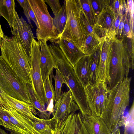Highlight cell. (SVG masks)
Instances as JSON below:
<instances>
[{
    "label": "cell",
    "instance_id": "obj_28",
    "mask_svg": "<svg viewBox=\"0 0 134 134\" xmlns=\"http://www.w3.org/2000/svg\"><path fill=\"white\" fill-rule=\"evenodd\" d=\"M0 120L3 126L7 130L10 132L15 131L23 134H29L14 126L11 122L9 117L4 111L0 108Z\"/></svg>",
    "mask_w": 134,
    "mask_h": 134
},
{
    "label": "cell",
    "instance_id": "obj_11",
    "mask_svg": "<svg viewBox=\"0 0 134 134\" xmlns=\"http://www.w3.org/2000/svg\"><path fill=\"white\" fill-rule=\"evenodd\" d=\"M14 21L11 28V33L21 44L30 60L31 44L35 37L30 25L22 16L20 18L16 11Z\"/></svg>",
    "mask_w": 134,
    "mask_h": 134
},
{
    "label": "cell",
    "instance_id": "obj_20",
    "mask_svg": "<svg viewBox=\"0 0 134 134\" xmlns=\"http://www.w3.org/2000/svg\"><path fill=\"white\" fill-rule=\"evenodd\" d=\"M89 63V55H85L74 67L76 75L84 87L90 83Z\"/></svg>",
    "mask_w": 134,
    "mask_h": 134
},
{
    "label": "cell",
    "instance_id": "obj_7",
    "mask_svg": "<svg viewBox=\"0 0 134 134\" xmlns=\"http://www.w3.org/2000/svg\"><path fill=\"white\" fill-rule=\"evenodd\" d=\"M36 16L38 27L36 29L38 41L55 42L58 35L53 23V18L48 12L44 0H28Z\"/></svg>",
    "mask_w": 134,
    "mask_h": 134
},
{
    "label": "cell",
    "instance_id": "obj_46",
    "mask_svg": "<svg viewBox=\"0 0 134 134\" xmlns=\"http://www.w3.org/2000/svg\"><path fill=\"white\" fill-rule=\"evenodd\" d=\"M33 134H41L39 132H36V133H35Z\"/></svg>",
    "mask_w": 134,
    "mask_h": 134
},
{
    "label": "cell",
    "instance_id": "obj_24",
    "mask_svg": "<svg viewBox=\"0 0 134 134\" xmlns=\"http://www.w3.org/2000/svg\"><path fill=\"white\" fill-rule=\"evenodd\" d=\"M66 19L65 3L64 1L60 10L53 18V24L58 35V37L62 32L65 27Z\"/></svg>",
    "mask_w": 134,
    "mask_h": 134
},
{
    "label": "cell",
    "instance_id": "obj_16",
    "mask_svg": "<svg viewBox=\"0 0 134 134\" xmlns=\"http://www.w3.org/2000/svg\"><path fill=\"white\" fill-rule=\"evenodd\" d=\"M5 108L4 109L0 107L9 117L14 126L29 134L38 132L34 127L32 120L18 113L7 103Z\"/></svg>",
    "mask_w": 134,
    "mask_h": 134
},
{
    "label": "cell",
    "instance_id": "obj_42",
    "mask_svg": "<svg viewBox=\"0 0 134 134\" xmlns=\"http://www.w3.org/2000/svg\"><path fill=\"white\" fill-rule=\"evenodd\" d=\"M111 134H121L119 129L118 127L116 128L111 132Z\"/></svg>",
    "mask_w": 134,
    "mask_h": 134
},
{
    "label": "cell",
    "instance_id": "obj_3",
    "mask_svg": "<svg viewBox=\"0 0 134 134\" xmlns=\"http://www.w3.org/2000/svg\"><path fill=\"white\" fill-rule=\"evenodd\" d=\"M0 48L1 55L13 71L26 83L32 85L30 60L16 36L4 35Z\"/></svg>",
    "mask_w": 134,
    "mask_h": 134
},
{
    "label": "cell",
    "instance_id": "obj_1",
    "mask_svg": "<svg viewBox=\"0 0 134 134\" xmlns=\"http://www.w3.org/2000/svg\"><path fill=\"white\" fill-rule=\"evenodd\" d=\"M65 83L69 88L81 114L92 115L87 102L84 87L75 74L74 68L65 56L58 45L52 43L48 46Z\"/></svg>",
    "mask_w": 134,
    "mask_h": 134
},
{
    "label": "cell",
    "instance_id": "obj_29",
    "mask_svg": "<svg viewBox=\"0 0 134 134\" xmlns=\"http://www.w3.org/2000/svg\"><path fill=\"white\" fill-rule=\"evenodd\" d=\"M107 4L116 15L120 13H124L127 9L126 1L125 0H106Z\"/></svg>",
    "mask_w": 134,
    "mask_h": 134
},
{
    "label": "cell",
    "instance_id": "obj_9",
    "mask_svg": "<svg viewBox=\"0 0 134 134\" xmlns=\"http://www.w3.org/2000/svg\"><path fill=\"white\" fill-rule=\"evenodd\" d=\"M40 50L39 42L33 39L31 45L30 59L32 86L38 99L46 109L45 93L40 67Z\"/></svg>",
    "mask_w": 134,
    "mask_h": 134
},
{
    "label": "cell",
    "instance_id": "obj_13",
    "mask_svg": "<svg viewBox=\"0 0 134 134\" xmlns=\"http://www.w3.org/2000/svg\"><path fill=\"white\" fill-rule=\"evenodd\" d=\"M79 110L70 91L62 93L60 98L55 102L52 113V118L55 121L65 120L70 114Z\"/></svg>",
    "mask_w": 134,
    "mask_h": 134
},
{
    "label": "cell",
    "instance_id": "obj_15",
    "mask_svg": "<svg viewBox=\"0 0 134 134\" xmlns=\"http://www.w3.org/2000/svg\"><path fill=\"white\" fill-rule=\"evenodd\" d=\"M40 48V67L42 78L43 83L48 77L56 69L55 61L49 49L47 42L42 40L38 41Z\"/></svg>",
    "mask_w": 134,
    "mask_h": 134
},
{
    "label": "cell",
    "instance_id": "obj_14",
    "mask_svg": "<svg viewBox=\"0 0 134 134\" xmlns=\"http://www.w3.org/2000/svg\"><path fill=\"white\" fill-rule=\"evenodd\" d=\"M54 127L55 134H89L80 112L71 114L63 121H54Z\"/></svg>",
    "mask_w": 134,
    "mask_h": 134
},
{
    "label": "cell",
    "instance_id": "obj_12",
    "mask_svg": "<svg viewBox=\"0 0 134 134\" xmlns=\"http://www.w3.org/2000/svg\"><path fill=\"white\" fill-rule=\"evenodd\" d=\"M116 38L104 39L100 45L99 62L96 74V82L101 81L107 83L109 80V70L112 45Z\"/></svg>",
    "mask_w": 134,
    "mask_h": 134
},
{
    "label": "cell",
    "instance_id": "obj_19",
    "mask_svg": "<svg viewBox=\"0 0 134 134\" xmlns=\"http://www.w3.org/2000/svg\"><path fill=\"white\" fill-rule=\"evenodd\" d=\"M58 44L63 53L73 67L77 62L86 55L72 43L64 40H59Z\"/></svg>",
    "mask_w": 134,
    "mask_h": 134
},
{
    "label": "cell",
    "instance_id": "obj_39",
    "mask_svg": "<svg viewBox=\"0 0 134 134\" xmlns=\"http://www.w3.org/2000/svg\"><path fill=\"white\" fill-rule=\"evenodd\" d=\"M27 4L29 18L30 20H32L35 23L37 28L38 27V25L35 13L31 7L28 0H27Z\"/></svg>",
    "mask_w": 134,
    "mask_h": 134
},
{
    "label": "cell",
    "instance_id": "obj_18",
    "mask_svg": "<svg viewBox=\"0 0 134 134\" xmlns=\"http://www.w3.org/2000/svg\"><path fill=\"white\" fill-rule=\"evenodd\" d=\"M80 114L82 121L89 134L111 133L110 130L100 117Z\"/></svg>",
    "mask_w": 134,
    "mask_h": 134
},
{
    "label": "cell",
    "instance_id": "obj_31",
    "mask_svg": "<svg viewBox=\"0 0 134 134\" xmlns=\"http://www.w3.org/2000/svg\"><path fill=\"white\" fill-rule=\"evenodd\" d=\"M134 102L132 105L128 113V117L125 122L124 129L127 134H134Z\"/></svg>",
    "mask_w": 134,
    "mask_h": 134
},
{
    "label": "cell",
    "instance_id": "obj_27",
    "mask_svg": "<svg viewBox=\"0 0 134 134\" xmlns=\"http://www.w3.org/2000/svg\"><path fill=\"white\" fill-rule=\"evenodd\" d=\"M78 0L81 8L93 28L96 23V16L92 7L90 0Z\"/></svg>",
    "mask_w": 134,
    "mask_h": 134
},
{
    "label": "cell",
    "instance_id": "obj_30",
    "mask_svg": "<svg viewBox=\"0 0 134 134\" xmlns=\"http://www.w3.org/2000/svg\"><path fill=\"white\" fill-rule=\"evenodd\" d=\"M55 75H54L53 78L55 82V90L56 101L60 97L62 93V88L63 84L65 83V81L61 74L56 68Z\"/></svg>",
    "mask_w": 134,
    "mask_h": 134
},
{
    "label": "cell",
    "instance_id": "obj_10",
    "mask_svg": "<svg viewBox=\"0 0 134 134\" xmlns=\"http://www.w3.org/2000/svg\"><path fill=\"white\" fill-rule=\"evenodd\" d=\"M107 4L97 16L93 28L99 37L111 39L116 37L114 27L115 16L110 7Z\"/></svg>",
    "mask_w": 134,
    "mask_h": 134
},
{
    "label": "cell",
    "instance_id": "obj_41",
    "mask_svg": "<svg viewBox=\"0 0 134 134\" xmlns=\"http://www.w3.org/2000/svg\"><path fill=\"white\" fill-rule=\"evenodd\" d=\"M4 35L1 26L0 20V45L1 41L4 37Z\"/></svg>",
    "mask_w": 134,
    "mask_h": 134
},
{
    "label": "cell",
    "instance_id": "obj_43",
    "mask_svg": "<svg viewBox=\"0 0 134 134\" xmlns=\"http://www.w3.org/2000/svg\"><path fill=\"white\" fill-rule=\"evenodd\" d=\"M0 134H8L3 129L0 127Z\"/></svg>",
    "mask_w": 134,
    "mask_h": 134
},
{
    "label": "cell",
    "instance_id": "obj_17",
    "mask_svg": "<svg viewBox=\"0 0 134 134\" xmlns=\"http://www.w3.org/2000/svg\"><path fill=\"white\" fill-rule=\"evenodd\" d=\"M0 94L2 99L11 107L19 113L34 121L36 111L31 104L18 100L1 91Z\"/></svg>",
    "mask_w": 134,
    "mask_h": 134
},
{
    "label": "cell",
    "instance_id": "obj_40",
    "mask_svg": "<svg viewBox=\"0 0 134 134\" xmlns=\"http://www.w3.org/2000/svg\"><path fill=\"white\" fill-rule=\"evenodd\" d=\"M124 13H120L115 16V18L114 23V30L116 33V36L117 34L118 27L120 23Z\"/></svg>",
    "mask_w": 134,
    "mask_h": 134
},
{
    "label": "cell",
    "instance_id": "obj_23",
    "mask_svg": "<svg viewBox=\"0 0 134 134\" xmlns=\"http://www.w3.org/2000/svg\"><path fill=\"white\" fill-rule=\"evenodd\" d=\"M54 122L52 118L46 119L36 116L32 125L35 130L41 134H55Z\"/></svg>",
    "mask_w": 134,
    "mask_h": 134
},
{
    "label": "cell",
    "instance_id": "obj_5",
    "mask_svg": "<svg viewBox=\"0 0 134 134\" xmlns=\"http://www.w3.org/2000/svg\"><path fill=\"white\" fill-rule=\"evenodd\" d=\"M131 67L130 58L127 49L122 40L116 37L113 44L109 80L107 83L109 90L128 77Z\"/></svg>",
    "mask_w": 134,
    "mask_h": 134
},
{
    "label": "cell",
    "instance_id": "obj_38",
    "mask_svg": "<svg viewBox=\"0 0 134 134\" xmlns=\"http://www.w3.org/2000/svg\"><path fill=\"white\" fill-rule=\"evenodd\" d=\"M127 14L128 11L127 8L126 10L125 11L122 16L118 27V33L116 36L118 37H120L121 38L122 31L125 20L127 16Z\"/></svg>",
    "mask_w": 134,
    "mask_h": 134
},
{
    "label": "cell",
    "instance_id": "obj_35",
    "mask_svg": "<svg viewBox=\"0 0 134 134\" xmlns=\"http://www.w3.org/2000/svg\"><path fill=\"white\" fill-rule=\"evenodd\" d=\"M128 17L130 20L132 30H134V1H126Z\"/></svg>",
    "mask_w": 134,
    "mask_h": 134
},
{
    "label": "cell",
    "instance_id": "obj_2",
    "mask_svg": "<svg viewBox=\"0 0 134 134\" xmlns=\"http://www.w3.org/2000/svg\"><path fill=\"white\" fill-rule=\"evenodd\" d=\"M131 80V77H125L109 90L101 118L111 132L118 127L129 105Z\"/></svg>",
    "mask_w": 134,
    "mask_h": 134
},
{
    "label": "cell",
    "instance_id": "obj_21",
    "mask_svg": "<svg viewBox=\"0 0 134 134\" xmlns=\"http://www.w3.org/2000/svg\"><path fill=\"white\" fill-rule=\"evenodd\" d=\"M15 7L14 0H0V17L5 18L11 29L15 19Z\"/></svg>",
    "mask_w": 134,
    "mask_h": 134
},
{
    "label": "cell",
    "instance_id": "obj_26",
    "mask_svg": "<svg viewBox=\"0 0 134 134\" xmlns=\"http://www.w3.org/2000/svg\"><path fill=\"white\" fill-rule=\"evenodd\" d=\"M100 52L99 46L89 55L90 83L96 82V72L99 64Z\"/></svg>",
    "mask_w": 134,
    "mask_h": 134
},
{
    "label": "cell",
    "instance_id": "obj_33",
    "mask_svg": "<svg viewBox=\"0 0 134 134\" xmlns=\"http://www.w3.org/2000/svg\"><path fill=\"white\" fill-rule=\"evenodd\" d=\"M124 37L134 39L133 31L132 29L128 15L125 20L122 33L121 38Z\"/></svg>",
    "mask_w": 134,
    "mask_h": 134
},
{
    "label": "cell",
    "instance_id": "obj_6",
    "mask_svg": "<svg viewBox=\"0 0 134 134\" xmlns=\"http://www.w3.org/2000/svg\"><path fill=\"white\" fill-rule=\"evenodd\" d=\"M0 91L18 100L31 104L27 83L13 71L1 55Z\"/></svg>",
    "mask_w": 134,
    "mask_h": 134
},
{
    "label": "cell",
    "instance_id": "obj_8",
    "mask_svg": "<svg viewBox=\"0 0 134 134\" xmlns=\"http://www.w3.org/2000/svg\"><path fill=\"white\" fill-rule=\"evenodd\" d=\"M86 98L91 114L101 117L107 102L109 89L106 82L99 81L84 87Z\"/></svg>",
    "mask_w": 134,
    "mask_h": 134
},
{
    "label": "cell",
    "instance_id": "obj_4",
    "mask_svg": "<svg viewBox=\"0 0 134 134\" xmlns=\"http://www.w3.org/2000/svg\"><path fill=\"white\" fill-rule=\"evenodd\" d=\"M67 19L65 27L58 40L70 42L84 53L86 34L80 14L78 0H65ZM85 54V53H84Z\"/></svg>",
    "mask_w": 134,
    "mask_h": 134
},
{
    "label": "cell",
    "instance_id": "obj_44",
    "mask_svg": "<svg viewBox=\"0 0 134 134\" xmlns=\"http://www.w3.org/2000/svg\"><path fill=\"white\" fill-rule=\"evenodd\" d=\"M10 132V134H23L19 132L15 131Z\"/></svg>",
    "mask_w": 134,
    "mask_h": 134
},
{
    "label": "cell",
    "instance_id": "obj_25",
    "mask_svg": "<svg viewBox=\"0 0 134 134\" xmlns=\"http://www.w3.org/2000/svg\"><path fill=\"white\" fill-rule=\"evenodd\" d=\"M105 38H100L98 36L86 35L84 52L86 55H90L100 45Z\"/></svg>",
    "mask_w": 134,
    "mask_h": 134
},
{
    "label": "cell",
    "instance_id": "obj_32",
    "mask_svg": "<svg viewBox=\"0 0 134 134\" xmlns=\"http://www.w3.org/2000/svg\"><path fill=\"white\" fill-rule=\"evenodd\" d=\"M79 5L80 16L86 35H90L98 36L95 32L93 27L90 24L87 16L81 8L80 4Z\"/></svg>",
    "mask_w": 134,
    "mask_h": 134
},
{
    "label": "cell",
    "instance_id": "obj_47",
    "mask_svg": "<svg viewBox=\"0 0 134 134\" xmlns=\"http://www.w3.org/2000/svg\"><path fill=\"white\" fill-rule=\"evenodd\" d=\"M2 99V98H1V95H0V100H1Z\"/></svg>",
    "mask_w": 134,
    "mask_h": 134
},
{
    "label": "cell",
    "instance_id": "obj_37",
    "mask_svg": "<svg viewBox=\"0 0 134 134\" xmlns=\"http://www.w3.org/2000/svg\"><path fill=\"white\" fill-rule=\"evenodd\" d=\"M27 0H17L16 1L19 3L21 7L23 8L24 11V14L26 17L28 21L29 24L30 26L31 27L33 28V26L31 23V20L28 15L27 4Z\"/></svg>",
    "mask_w": 134,
    "mask_h": 134
},
{
    "label": "cell",
    "instance_id": "obj_34",
    "mask_svg": "<svg viewBox=\"0 0 134 134\" xmlns=\"http://www.w3.org/2000/svg\"><path fill=\"white\" fill-rule=\"evenodd\" d=\"M91 4L96 16L107 5L106 0H90Z\"/></svg>",
    "mask_w": 134,
    "mask_h": 134
},
{
    "label": "cell",
    "instance_id": "obj_22",
    "mask_svg": "<svg viewBox=\"0 0 134 134\" xmlns=\"http://www.w3.org/2000/svg\"><path fill=\"white\" fill-rule=\"evenodd\" d=\"M53 76L52 71L44 83L46 99V110L48 112L51 114L54 106V103L56 101L55 90L52 84Z\"/></svg>",
    "mask_w": 134,
    "mask_h": 134
},
{
    "label": "cell",
    "instance_id": "obj_36",
    "mask_svg": "<svg viewBox=\"0 0 134 134\" xmlns=\"http://www.w3.org/2000/svg\"><path fill=\"white\" fill-rule=\"evenodd\" d=\"M51 8L54 16L61 9L62 7L59 0H44Z\"/></svg>",
    "mask_w": 134,
    "mask_h": 134
},
{
    "label": "cell",
    "instance_id": "obj_45",
    "mask_svg": "<svg viewBox=\"0 0 134 134\" xmlns=\"http://www.w3.org/2000/svg\"><path fill=\"white\" fill-rule=\"evenodd\" d=\"M123 134H127V133L126 130L124 129V132Z\"/></svg>",
    "mask_w": 134,
    "mask_h": 134
}]
</instances>
